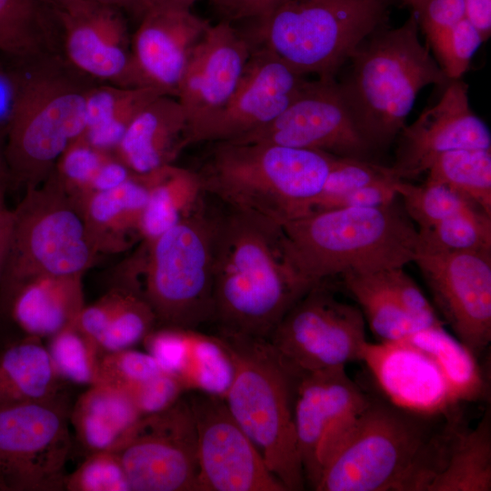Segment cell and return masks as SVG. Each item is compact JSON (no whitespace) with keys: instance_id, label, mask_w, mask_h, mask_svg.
<instances>
[{"instance_id":"obj_18","label":"cell","mask_w":491,"mask_h":491,"mask_svg":"<svg viewBox=\"0 0 491 491\" xmlns=\"http://www.w3.org/2000/svg\"><path fill=\"white\" fill-rule=\"evenodd\" d=\"M456 337L476 356L491 342V251L421 252L414 261Z\"/></svg>"},{"instance_id":"obj_21","label":"cell","mask_w":491,"mask_h":491,"mask_svg":"<svg viewBox=\"0 0 491 491\" xmlns=\"http://www.w3.org/2000/svg\"><path fill=\"white\" fill-rule=\"evenodd\" d=\"M398 135L396 161L391 167L401 180L426 172L443 153L491 148L490 131L472 111L467 85L460 79L451 80L438 102Z\"/></svg>"},{"instance_id":"obj_34","label":"cell","mask_w":491,"mask_h":491,"mask_svg":"<svg viewBox=\"0 0 491 491\" xmlns=\"http://www.w3.org/2000/svg\"><path fill=\"white\" fill-rule=\"evenodd\" d=\"M426 181L445 185L491 216V148H462L438 155Z\"/></svg>"},{"instance_id":"obj_5","label":"cell","mask_w":491,"mask_h":491,"mask_svg":"<svg viewBox=\"0 0 491 491\" xmlns=\"http://www.w3.org/2000/svg\"><path fill=\"white\" fill-rule=\"evenodd\" d=\"M430 418L371 399L313 489L423 491L443 435V429L433 432Z\"/></svg>"},{"instance_id":"obj_59","label":"cell","mask_w":491,"mask_h":491,"mask_svg":"<svg viewBox=\"0 0 491 491\" xmlns=\"http://www.w3.org/2000/svg\"><path fill=\"white\" fill-rule=\"evenodd\" d=\"M406 5L412 6L416 0H402Z\"/></svg>"},{"instance_id":"obj_46","label":"cell","mask_w":491,"mask_h":491,"mask_svg":"<svg viewBox=\"0 0 491 491\" xmlns=\"http://www.w3.org/2000/svg\"><path fill=\"white\" fill-rule=\"evenodd\" d=\"M376 273L385 287L419 328L444 326L434 307L403 267Z\"/></svg>"},{"instance_id":"obj_16","label":"cell","mask_w":491,"mask_h":491,"mask_svg":"<svg viewBox=\"0 0 491 491\" xmlns=\"http://www.w3.org/2000/svg\"><path fill=\"white\" fill-rule=\"evenodd\" d=\"M51 7L59 26L60 55L71 66L97 83L145 87L123 12L97 0H56Z\"/></svg>"},{"instance_id":"obj_48","label":"cell","mask_w":491,"mask_h":491,"mask_svg":"<svg viewBox=\"0 0 491 491\" xmlns=\"http://www.w3.org/2000/svg\"><path fill=\"white\" fill-rule=\"evenodd\" d=\"M411 7L427 39L466 17L464 0H416Z\"/></svg>"},{"instance_id":"obj_17","label":"cell","mask_w":491,"mask_h":491,"mask_svg":"<svg viewBox=\"0 0 491 491\" xmlns=\"http://www.w3.org/2000/svg\"><path fill=\"white\" fill-rule=\"evenodd\" d=\"M196 430V491H286L223 397H188Z\"/></svg>"},{"instance_id":"obj_19","label":"cell","mask_w":491,"mask_h":491,"mask_svg":"<svg viewBox=\"0 0 491 491\" xmlns=\"http://www.w3.org/2000/svg\"><path fill=\"white\" fill-rule=\"evenodd\" d=\"M307 80L271 51L252 46L233 95L210 121L189 136L187 145L232 141L269 124L290 105Z\"/></svg>"},{"instance_id":"obj_54","label":"cell","mask_w":491,"mask_h":491,"mask_svg":"<svg viewBox=\"0 0 491 491\" xmlns=\"http://www.w3.org/2000/svg\"><path fill=\"white\" fill-rule=\"evenodd\" d=\"M466 18L480 33L483 41L491 35V0H464Z\"/></svg>"},{"instance_id":"obj_55","label":"cell","mask_w":491,"mask_h":491,"mask_svg":"<svg viewBox=\"0 0 491 491\" xmlns=\"http://www.w3.org/2000/svg\"><path fill=\"white\" fill-rule=\"evenodd\" d=\"M6 176L0 178V282L5 264L11 223V209L5 200Z\"/></svg>"},{"instance_id":"obj_9","label":"cell","mask_w":491,"mask_h":491,"mask_svg":"<svg viewBox=\"0 0 491 491\" xmlns=\"http://www.w3.org/2000/svg\"><path fill=\"white\" fill-rule=\"evenodd\" d=\"M80 204L53 171L40 185L25 189L11 209L10 235L0 282L4 307L14 290L41 276L84 275L98 255Z\"/></svg>"},{"instance_id":"obj_25","label":"cell","mask_w":491,"mask_h":491,"mask_svg":"<svg viewBox=\"0 0 491 491\" xmlns=\"http://www.w3.org/2000/svg\"><path fill=\"white\" fill-rule=\"evenodd\" d=\"M82 277H34L14 290L5 307L25 336L47 339L73 324L85 306Z\"/></svg>"},{"instance_id":"obj_2","label":"cell","mask_w":491,"mask_h":491,"mask_svg":"<svg viewBox=\"0 0 491 491\" xmlns=\"http://www.w3.org/2000/svg\"><path fill=\"white\" fill-rule=\"evenodd\" d=\"M278 230L235 210L215 217L213 320L218 334L267 340L308 292L284 262Z\"/></svg>"},{"instance_id":"obj_10","label":"cell","mask_w":491,"mask_h":491,"mask_svg":"<svg viewBox=\"0 0 491 491\" xmlns=\"http://www.w3.org/2000/svg\"><path fill=\"white\" fill-rule=\"evenodd\" d=\"M215 217L199 205L145 242L143 294L157 326L197 329L214 318Z\"/></svg>"},{"instance_id":"obj_51","label":"cell","mask_w":491,"mask_h":491,"mask_svg":"<svg viewBox=\"0 0 491 491\" xmlns=\"http://www.w3.org/2000/svg\"><path fill=\"white\" fill-rule=\"evenodd\" d=\"M285 0H211L221 20L244 22L260 16Z\"/></svg>"},{"instance_id":"obj_39","label":"cell","mask_w":491,"mask_h":491,"mask_svg":"<svg viewBox=\"0 0 491 491\" xmlns=\"http://www.w3.org/2000/svg\"><path fill=\"white\" fill-rule=\"evenodd\" d=\"M418 232L421 252L491 251V216L477 208L458 213Z\"/></svg>"},{"instance_id":"obj_49","label":"cell","mask_w":491,"mask_h":491,"mask_svg":"<svg viewBox=\"0 0 491 491\" xmlns=\"http://www.w3.org/2000/svg\"><path fill=\"white\" fill-rule=\"evenodd\" d=\"M119 296V286H116L95 302L82 308L75 321L76 326L98 346L104 337Z\"/></svg>"},{"instance_id":"obj_47","label":"cell","mask_w":491,"mask_h":491,"mask_svg":"<svg viewBox=\"0 0 491 491\" xmlns=\"http://www.w3.org/2000/svg\"><path fill=\"white\" fill-rule=\"evenodd\" d=\"M186 391L176 376L162 371L126 393L141 416H145L172 406Z\"/></svg>"},{"instance_id":"obj_52","label":"cell","mask_w":491,"mask_h":491,"mask_svg":"<svg viewBox=\"0 0 491 491\" xmlns=\"http://www.w3.org/2000/svg\"><path fill=\"white\" fill-rule=\"evenodd\" d=\"M135 174L124 165L114 154H111L98 168L89 185L85 197L94 193L112 190L130 179Z\"/></svg>"},{"instance_id":"obj_37","label":"cell","mask_w":491,"mask_h":491,"mask_svg":"<svg viewBox=\"0 0 491 491\" xmlns=\"http://www.w3.org/2000/svg\"><path fill=\"white\" fill-rule=\"evenodd\" d=\"M47 339L46 349L63 382L86 386L98 383L103 352L75 322Z\"/></svg>"},{"instance_id":"obj_6","label":"cell","mask_w":491,"mask_h":491,"mask_svg":"<svg viewBox=\"0 0 491 491\" xmlns=\"http://www.w3.org/2000/svg\"><path fill=\"white\" fill-rule=\"evenodd\" d=\"M415 14L396 28L380 27L348 61L338 83L361 131L375 149L391 144L406 126L416 96L429 85L450 82L419 39Z\"/></svg>"},{"instance_id":"obj_31","label":"cell","mask_w":491,"mask_h":491,"mask_svg":"<svg viewBox=\"0 0 491 491\" xmlns=\"http://www.w3.org/2000/svg\"><path fill=\"white\" fill-rule=\"evenodd\" d=\"M60 54L59 26L41 0H0V56L25 59Z\"/></svg>"},{"instance_id":"obj_30","label":"cell","mask_w":491,"mask_h":491,"mask_svg":"<svg viewBox=\"0 0 491 491\" xmlns=\"http://www.w3.org/2000/svg\"><path fill=\"white\" fill-rule=\"evenodd\" d=\"M163 95L153 87H122L98 83L88 91L82 137L94 147L114 154L137 113Z\"/></svg>"},{"instance_id":"obj_40","label":"cell","mask_w":491,"mask_h":491,"mask_svg":"<svg viewBox=\"0 0 491 491\" xmlns=\"http://www.w3.org/2000/svg\"><path fill=\"white\" fill-rule=\"evenodd\" d=\"M396 190L404 201L406 214L417 224L418 231L426 230L458 213L477 208L456 192L439 183L426 181L417 185L399 180L396 183Z\"/></svg>"},{"instance_id":"obj_22","label":"cell","mask_w":491,"mask_h":491,"mask_svg":"<svg viewBox=\"0 0 491 491\" xmlns=\"http://www.w3.org/2000/svg\"><path fill=\"white\" fill-rule=\"evenodd\" d=\"M361 361L390 403L402 409L433 416L456 404L435 361L406 339L366 341Z\"/></svg>"},{"instance_id":"obj_3","label":"cell","mask_w":491,"mask_h":491,"mask_svg":"<svg viewBox=\"0 0 491 491\" xmlns=\"http://www.w3.org/2000/svg\"><path fill=\"white\" fill-rule=\"evenodd\" d=\"M15 100L4 142L8 179L25 188L43 183L65 149L82 135L85 102L98 84L59 54L9 60Z\"/></svg>"},{"instance_id":"obj_44","label":"cell","mask_w":491,"mask_h":491,"mask_svg":"<svg viewBox=\"0 0 491 491\" xmlns=\"http://www.w3.org/2000/svg\"><path fill=\"white\" fill-rule=\"evenodd\" d=\"M66 491H131L124 466L115 451L86 455L85 461L65 479Z\"/></svg>"},{"instance_id":"obj_35","label":"cell","mask_w":491,"mask_h":491,"mask_svg":"<svg viewBox=\"0 0 491 491\" xmlns=\"http://www.w3.org/2000/svg\"><path fill=\"white\" fill-rule=\"evenodd\" d=\"M344 284L380 341H399L421 329L385 287L376 272L346 273Z\"/></svg>"},{"instance_id":"obj_13","label":"cell","mask_w":491,"mask_h":491,"mask_svg":"<svg viewBox=\"0 0 491 491\" xmlns=\"http://www.w3.org/2000/svg\"><path fill=\"white\" fill-rule=\"evenodd\" d=\"M115 452L131 491H196V430L188 398L142 416Z\"/></svg>"},{"instance_id":"obj_29","label":"cell","mask_w":491,"mask_h":491,"mask_svg":"<svg viewBox=\"0 0 491 491\" xmlns=\"http://www.w3.org/2000/svg\"><path fill=\"white\" fill-rule=\"evenodd\" d=\"M62 383L42 339L24 336L0 352V406L58 397Z\"/></svg>"},{"instance_id":"obj_4","label":"cell","mask_w":491,"mask_h":491,"mask_svg":"<svg viewBox=\"0 0 491 491\" xmlns=\"http://www.w3.org/2000/svg\"><path fill=\"white\" fill-rule=\"evenodd\" d=\"M336 157L269 143L219 142L197 174L204 193L280 227L310 212Z\"/></svg>"},{"instance_id":"obj_50","label":"cell","mask_w":491,"mask_h":491,"mask_svg":"<svg viewBox=\"0 0 491 491\" xmlns=\"http://www.w3.org/2000/svg\"><path fill=\"white\" fill-rule=\"evenodd\" d=\"M399 180L401 179L378 181L355 189L331 201L324 210L390 205L397 196L396 183Z\"/></svg>"},{"instance_id":"obj_33","label":"cell","mask_w":491,"mask_h":491,"mask_svg":"<svg viewBox=\"0 0 491 491\" xmlns=\"http://www.w3.org/2000/svg\"><path fill=\"white\" fill-rule=\"evenodd\" d=\"M405 339L435 361L456 404L476 401L485 395L486 383L476 355L443 326L421 328Z\"/></svg>"},{"instance_id":"obj_1","label":"cell","mask_w":491,"mask_h":491,"mask_svg":"<svg viewBox=\"0 0 491 491\" xmlns=\"http://www.w3.org/2000/svg\"><path fill=\"white\" fill-rule=\"evenodd\" d=\"M284 262L307 291L326 278L404 267L422 251L417 229L395 205L322 210L278 230Z\"/></svg>"},{"instance_id":"obj_7","label":"cell","mask_w":491,"mask_h":491,"mask_svg":"<svg viewBox=\"0 0 491 491\" xmlns=\"http://www.w3.org/2000/svg\"><path fill=\"white\" fill-rule=\"evenodd\" d=\"M217 335L233 365L227 408L286 491L305 489L294 423L299 377L267 340Z\"/></svg>"},{"instance_id":"obj_32","label":"cell","mask_w":491,"mask_h":491,"mask_svg":"<svg viewBox=\"0 0 491 491\" xmlns=\"http://www.w3.org/2000/svg\"><path fill=\"white\" fill-rule=\"evenodd\" d=\"M149 175V195L139 226L145 243L189 216L200 205L204 193L197 172L174 164Z\"/></svg>"},{"instance_id":"obj_15","label":"cell","mask_w":491,"mask_h":491,"mask_svg":"<svg viewBox=\"0 0 491 491\" xmlns=\"http://www.w3.org/2000/svg\"><path fill=\"white\" fill-rule=\"evenodd\" d=\"M228 142L269 143L368 160L375 150L357 125L335 78L307 80L269 124Z\"/></svg>"},{"instance_id":"obj_14","label":"cell","mask_w":491,"mask_h":491,"mask_svg":"<svg viewBox=\"0 0 491 491\" xmlns=\"http://www.w3.org/2000/svg\"><path fill=\"white\" fill-rule=\"evenodd\" d=\"M370 401L347 376L344 366L299 376L294 423L306 484L312 489Z\"/></svg>"},{"instance_id":"obj_20","label":"cell","mask_w":491,"mask_h":491,"mask_svg":"<svg viewBox=\"0 0 491 491\" xmlns=\"http://www.w3.org/2000/svg\"><path fill=\"white\" fill-rule=\"evenodd\" d=\"M251 52V43L233 23L220 20L209 25L193 51L176 95L188 122L186 146L189 136L231 97Z\"/></svg>"},{"instance_id":"obj_41","label":"cell","mask_w":491,"mask_h":491,"mask_svg":"<svg viewBox=\"0 0 491 491\" xmlns=\"http://www.w3.org/2000/svg\"><path fill=\"white\" fill-rule=\"evenodd\" d=\"M394 179L400 178L391 166L380 165L366 159L336 156L309 213L324 210L331 201L355 189L375 182Z\"/></svg>"},{"instance_id":"obj_45","label":"cell","mask_w":491,"mask_h":491,"mask_svg":"<svg viewBox=\"0 0 491 491\" xmlns=\"http://www.w3.org/2000/svg\"><path fill=\"white\" fill-rule=\"evenodd\" d=\"M162 371L156 360L146 351L127 348L103 354L98 383L127 392Z\"/></svg>"},{"instance_id":"obj_36","label":"cell","mask_w":491,"mask_h":491,"mask_svg":"<svg viewBox=\"0 0 491 491\" xmlns=\"http://www.w3.org/2000/svg\"><path fill=\"white\" fill-rule=\"evenodd\" d=\"M187 391L225 397L233 379V365L220 337L188 329V345L176 376Z\"/></svg>"},{"instance_id":"obj_57","label":"cell","mask_w":491,"mask_h":491,"mask_svg":"<svg viewBox=\"0 0 491 491\" xmlns=\"http://www.w3.org/2000/svg\"><path fill=\"white\" fill-rule=\"evenodd\" d=\"M151 8H175L190 10L198 0H147ZM150 8V9H151Z\"/></svg>"},{"instance_id":"obj_24","label":"cell","mask_w":491,"mask_h":491,"mask_svg":"<svg viewBox=\"0 0 491 491\" xmlns=\"http://www.w3.org/2000/svg\"><path fill=\"white\" fill-rule=\"evenodd\" d=\"M187 131L178 99L161 95L137 113L114 155L134 174L146 175L174 163L186 147Z\"/></svg>"},{"instance_id":"obj_11","label":"cell","mask_w":491,"mask_h":491,"mask_svg":"<svg viewBox=\"0 0 491 491\" xmlns=\"http://www.w3.org/2000/svg\"><path fill=\"white\" fill-rule=\"evenodd\" d=\"M70 409L63 395L0 406V490H64Z\"/></svg>"},{"instance_id":"obj_42","label":"cell","mask_w":491,"mask_h":491,"mask_svg":"<svg viewBox=\"0 0 491 491\" xmlns=\"http://www.w3.org/2000/svg\"><path fill=\"white\" fill-rule=\"evenodd\" d=\"M109 155L79 136L59 156L53 173L63 188L80 204L95 173Z\"/></svg>"},{"instance_id":"obj_43","label":"cell","mask_w":491,"mask_h":491,"mask_svg":"<svg viewBox=\"0 0 491 491\" xmlns=\"http://www.w3.org/2000/svg\"><path fill=\"white\" fill-rule=\"evenodd\" d=\"M427 41L435 59L450 81L460 79L484 42L478 30L466 17Z\"/></svg>"},{"instance_id":"obj_56","label":"cell","mask_w":491,"mask_h":491,"mask_svg":"<svg viewBox=\"0 0 491 491\" xmlns=\"http://www.w3.org/2000/svg\"><path fill=\"white\" fill-rule=\"evenodd\" d=\"M105 5L113 6L127 15L140 21L150 10L147 0H97Z\"/></svg>"},{"instance_id":"obj_28","label":"cell","mask_w":491,"mask_h":491,"mask_svg":"<svg viewBox=\"0 0 491 491\" xmlns=\"http://www.w3.org/2000/svg\"><path fill=\"white\" fill-rule=\"evenodd\" d=\"M141 417L125 391L97 383L87 386L71 406L69 421L88 455L115 451Z\"/></svg>"},{"instance_id":"obj_12","label":"cell","mask_w":491,"mask_h":491,"mask_svg":"<svg viewBox=\"0 0 491 491\" xmlns=\"http://www.w3.org/2000/svg\"><path fill=\"white\" fill-rule=\"evenodd\" d=\"M267 341L299 377L361 361L367 340L360 308L338 301L319 284L287 311Z\"/></svg>"},{"instance_id":"obj_23","label":"cell","mask_w":491,"mask_h":491,"mask_svg":"<svg viewBox=\"0 0 491 491\" xmlns=\"http://www.w3.org/2000/svg\"><path fill=\"white\" fill-rule=\"evenodd\" d=\"M209 25L191 10H148L131 41L133 57L145 85L176 97L193 51Z\"/></svg>"},{"instance_id":"obj_60","label":"cell","mask_w":491,"mask_h":491,"mask_svg":"<svg viewBox=\"0 0 491 491\" xmlns=\"http://www.w3.org/2000/svg\"><path fill=\"white\" fill-rule=\"evenodd\" d=\"M41 1L51 6V5L56 0H41Z\"/></svg>"},{"instance_id":"obj_38","label":"cell","mask_w":491,"mask_h":491,"mask_svg":"<svg viewBox=\"0 0 491 491\" xmlns=\"http://www.w3.org/2000/svg\"><path fill=\"white\" fill-rule=\"evenodd\" d=\"M157 326L155 315L139 285L119 286L118 299L99 347L103 354L133 348Z\"/></svg>"},{"instance_id":"obj_53","label":"cell","mask_w":491,"mask_h":491,"mask_svg":"<svg viewBox=\"0 0 491 491\" xmlns=\"http://www.w3.org/2000/svg\"><path fill=\"white\" fill-rule=\"evenodd\" d=\"M15 100V81L9 61L0 56V130L5 132Z\"/></svg>"},{"instance_id":"obj_58","label":"cell","mask_w":491,"mask_h":491,"mask_svg":"<svg viewBox=\"0 0 491 491\" xmlns=\"http://www.w3.org/2000/svg\"><path fill=\"white\" fill-rule=\"evenodd\" d=\"M5 135V132L3 130H0V178L4 176H8L5 159H4Z\"/></svg>"},{"instance_id":"obj_8","label":"cell","mask_w":491,"mask_h":491,"mask_svg":"<svg viewBox=\"0 0 491 491\" xmlns=\"http://www.w3.org/2000/svg\"><path fill=\"white\" fill-rule=\"evenodd\" d=\"M387 12L388 0H285L239 30L296 73L335 78Z\"/></svg>"},{"instance_id":"obj_27","label":"cell","mask_w":491,"mask_h":491,"mask_svg":"<svg viewBox=\"0 0 491 491\" xmlns=\"http://www.w3.org/2000/svg\"><path fill=\"white\" fill-rule=\"evenodd\" d=\"M150 184L149 174H135L119 186L81 201L86 229L100 254L123 251L132 235H139Z\"/></svg>"},{"instance_id":"obj_26","label":"cell","mask_w":491,"mask_h":491,"mask_svg":"<svg viewBox=\"0 0 491 491\" xmlns=\"http://www.w3.org/2000/svg\"><path fill=\"white\" fill-rule=\"evenodd\" d=\"M491 490V413L473 428L449 421L434 472L424 491Z\"/></svg>"}]
</instances>
